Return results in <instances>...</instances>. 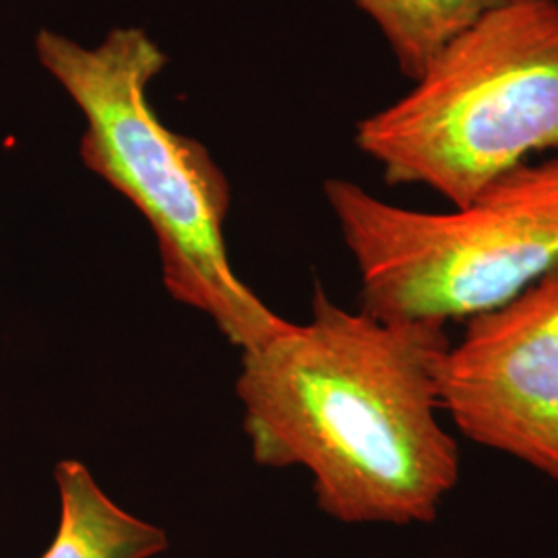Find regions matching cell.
<instances>
[{"mask_svg": "<svg viewBox=\"0 0 558 558\" xmlns=\"http://www.w3.org/2000/svg\"><path fill=\"white\" fill-rule=\"evenodd\" d=\"M437 320L383 323L338 306L319 283L313 317L242 352L236 391L263 468L313 474L341 523H430L458 486V440L439 422Z\"/></svg>", "mask_w": 558, "mask_h": 558, "instance_id": "cell-1", "label": "cell"}, {"mask_svg": "<svg viewBox=\"0 0 558 558\" xmlns=\"http://www.w3.org/2000/svg\"><path fill=\"white\" fill-rule=\"evenodd\" d=\"M41 66L85 119L81 160L149 221L170 296L197 308L242 352L281 333V319L236 276L223 236L230 184L199 141L168 129L147 89L168 64L141 27H117L96 46L40 29Z\"/></svg>", "mask_w": 558, "mask_h": 558, "instance_id": "cell-2", "label": "cell"}, {"mask_svg": "<svg viewBox=\"0 0 558 558\" xmlns=\"http://www.w3.org/2000/svg\"><path fill=\"white\" fill-rule=\"evenodd\" d=\"M354 140L387 184L426 186L453 207L558 149V0L486 11Z\"/></svg>", "mask_w": 558, "mask_h": 558, "instance_id": "cell-3", "label": "cell"}, {"mask_svg": "<svg viewBox=\"0 0 558 558\" xmlns=\"http://www.w3.org/2000/svg\"><path fill=\"white\" fill-rule=\"evenodd\" d=\"M323 193L359 269L360 311L383 323L472 319L558 265V156L451 211L405 209L345 179Z\"/></svg>", "mask_w": 558, "mask_h": 558, "instance_id": "cell-4", "label": "cell"}, {"mask_svg": "<svg viewBox=\"0 0 558 558\" xmlns=\"http://www.w3.org/2000/svg\"><path fill=\"white\" fill-rule=\"evenodd\" d=\"M465 323L440 362V410L465 439L558 482V265Z\"/></svg>", "mask_w": 558, "mask_h": 558, "instance_id": "cell-5", "label": "cell"}, {"mask_svg": "<svg viewBox=\"0 0 558 558\" xmlns=\"http://www.w3.org/2000/svg\"><path fill=\"white\" fill-rule=\"evenodd\" d=\"M60 518L40 558H154L168 548L166 532L124 511L77 459L54 468Z\"/></svg>", "mask_w": 558, "mask_h": 558, "instance_id": "cell-6", "label": "cell"}, {"mask_svg": "<svg viewBox=\"0 0 558 558\" xmlns=\"http://www.w3.org/2000/svg\"><path fill=\"white\" fill-rule=\"evenodd\" d=\"M379 27L399 71L422 77L440 50L507 0H352Z\"/></svg>", "mask_w": 558, "mask_h": 558, "instance_id": "cell-7", "label": "cell"}]
</instances>
